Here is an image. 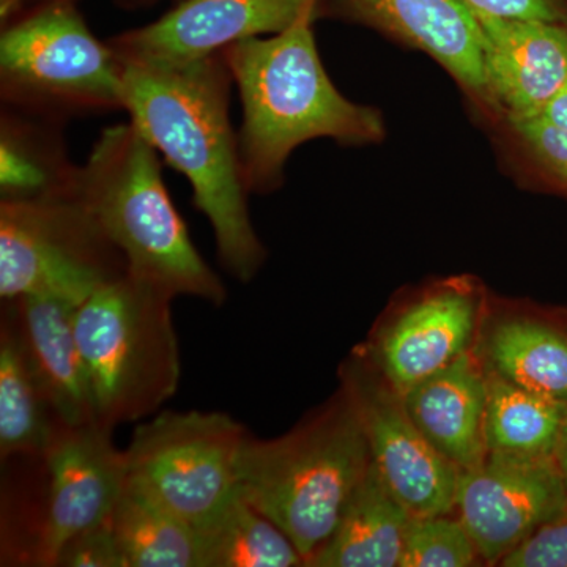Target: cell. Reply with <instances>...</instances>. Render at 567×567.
I'll use <instances>...</instances> for the list:
<instances>
[{"mask_svg": "<svg viewBox=\"0 0 567 567\" xmlns=\"http://www.w3.org/2000/svg\"><path fill=\"white\" fill-rule=\"evenodd\" d=\"M445 516L410 517L399 567L476 566L477 554L472 536L461 518Z\"/></svg>", "mask_w": 567, "mask_h": 567, "instance_id": "26", "label": "cell"}, {"mask_svg": "<svg viewBox=\"0 0 567 567\" xmlns=\"http://www.w3.org/2000/svg\"><path fill=\"white\" fill-rule=\"evenodd\" d=\"M128 271L76 197L0 200V297L31 295L82 305L95 290Z\"/></svg>", "mask_w": 567, "mask_h": 567, "instance_id": "7", "label": "cell"}, {"mask_svg": "<svg viewBox=\"0 0 567 567\" xmlns=\"http://www.w3.org/2000/svg\"><path fill=\"white\" fill-rule=\"evenodd\" d=\"M412 514L371 461L342 509L333 535L306 563L311 567H395Z\"/></svg>", "mask_w": 567, "mask_h": 567, "instance_id": "18", "label": "cell"}, {"mask_svg": "<svg viewBox=\"0 0 567 567\" xmlns=\"http://www.w3.org/2000/svg\"><path fill=\"white\" fill-rule=\"evenodd\" d=\"M567 503L555 458L488 453L458 476V518L488 565H499Z\"/></svg>", "mask_w": 567, "mask_h": 567, "instance_id": "11", "label": "cell"}, {"mask_svg": "<svg viewBox=\"0 0 567 567\" xmlns=\"http://www.w3.org/2000/svg\"><path fill=\"white\" fill-rule=\"evenodd\" d=\"M402 404L417 431L458 472L487 457V374L472 353L410 388Z\"/></svg>", "mask_w": 567, "mask_h": 567, "instance_id": "16", "label": "cell"}, {"mask_svg": "<svg viewBox=\"0 0 567 567\" xmlns=\"http://www.w3.org/2000/svg\"><path fill=\"white\" fill-rule=\"evenodd\" d=\"M196 532L203 567L305 566L286 533L237 491Z\"/></svg>", "mask_w": 567, "mask_h": 567, "instance_id": "23", "label": "cell"}, {"mask_svg": "<svg viewBox=\"0 0 567 567\" xmlns=\"http://www.w3.org/2000/svg\"><path fill=\"white\" fill-rule=\"evenodd\" d=\"M112 431L100 421L52 423L43 453L50 491L40 535L41 565H54L71 537L110 520L128 481L125 451L115 447Z\"/></svg>", "mask_w": 567, "mask_h": 567, "instance_id": "12", "label": "cell"}, {"mask_svg": "<svg viewBox=\"0 0 567 567\" xmlns=\"http://www.w3.org/2000/svg\"><path fill=\"white\" fill-rule=\"evenodd\" d=\"M486 374L487 453L555 458L567 423V405L514 385L494 372L486 371Z\"/></svg>", "mask_w": 567, "mask_h": 567, "instance_id": "22", "label": "cell"}, {"mask_svg": "<svg viewBox=\"0 0 567 567\" xmlns=\"http://www.w3.org/2000/svg\"><path fill=\"white\" fill-rule=\"evenodd\" d=\"M480 315V295L466 281L432 287L406 306L377 346L375 364L388 383L410 388L468 352Z\"/></svg>", "mask_w": 567, "mask_h": 567, "instance_id": "15", "label": "cell"}, {"mask_svg": "<svg viewBox=\"0 0 567 567\" xmlns=\"http://www.w3.org/2000/svg\"><path fill=\"white\" fill-rule=\"evenodd\" d=\"M25 352L20 324L3 323L0 338V454L43 457L54 423Z\"/></svg>", "mask_w": 567, "mask_h": 567, "instance_id": "24", "label": "cell"}, {"mask_svg": "<svg viewBox=\"0 0 567 567\" xmlns=\"http://www.w3.org/2000/svg\"><path fill=\"white\" fill-rule=\"evenodd\" d=\"M306 14L287 31L237 41L223 51L241 102L238 152L249 194L282 188L295 148L315 140L369 147L388 137L385 115L339 92Z\"/></svg>", "mask_w": 567, "mask_h": 567, "instance_id": "2", "label": "cell"}, {"mask_svg": "<svg viewBox=\"0 0 567 567\" xmlns=\"http://www.w3.org/2000/svg\"><path fill=\"white\" fill-rule=\"evenodd\" d=\"M322 20L361 25L423 52L456 82L477 128L498 115L487 89L480 25L461 0H324Z\"/></svg>", "mask_w": 567, "mask_h": 567, "instance_id": "10", "label": "cell"}, {"mask_svg": "<svg viewBox=\"0 0 567 567\" xmlns=\"http://www.w3.org/2000/svg\"><path fill=\"white\" fill-rule=\"evenodd\" d=\"M342 382L363 425L371 461L395 498L412 516L453 513L461 472L417 431L402 395L360 358L344 365Z\"/></svg>", "mask_w": 567, "mask_h": 567, "instance_id": "9", "label": "cell"}, {"mask_svg": "<svg viewBox=\"0 0 567 567\" xmlns=\"http://www.w3.org/2000/svg\"><path fill=\"white\" fill-rule=\"evenodd\" d=\"M555 462H557L559 472L567 486V423L563 429L561 439H559L557 453H555Z\"/></svg>", "mask_w": 567, "mask_h": 567, "instance_id": "31", "label": "cell"}, {"mask_svg": "<svg viewBox=\"0 0 567 567\" xmlns=\"http://www.w3.org/2000/svg\"><path fill=\"white\" fill-rule=\"evenodd\" d=\"M246 434L226 413L162 412L134 429L125 451L128 477L199 528L234 494Z\"/></svg>", "mask_w": 567, "mask_h": 567, "instance_id": "8", "label": "cell"}, {"mask_svg": "<svg viewBox=\"0 0 567 567\" xmlns=\"http://www.w3.org/2000/svg\"><path fill=\"white\" fill-rule=\"evenodd\" d=\"M503 171L527 192L567 199V132L544 121L496 115L481 126Z\"/></svg>", "mask_w": 567, "mask_h": 567, "instance_id": "25", "label": "cell"}, {"mask_svg": "<svg viewBox=\"0 0 567 567\" xmlns=\"http://www.w3.org/2000/svg\"><path fill=\"white\" fill-rule=\"evenodd\" d=\"M173 300L126 271L78 308V344L96 417L107 427L153 415L177 391L182 364Z\"/></svg>", "mask_w": 567, "mask_h": 567, "instance_id": "5", "label": "cell"}, {"mask_svg": "<svg viewBox=\"0 0 567 567\" xmlns=\"http://www.w3.org/2000/svg\"><path fill=\"white\" fill-rule=\"evenodd\" d=\"M125 63L93 35L74 0H28L2 22V106L65 123L123 110Z\"/></svg>", "mask_w": 567, "mask_h": 567, "instance_id": "6", "label": "cell"}, {"mask_svg": "<svg viewBox=\"0 0 567 567\" xmlns=\"http://www.w3.org/2000/svg\"><path fill=\"white\" fill-rule=\"evenodd\" d=\"M470 11L483 37L484 71L496 112L516 121L540 117L567 81V28Z\"/></svg>", "mask_w": 567, "mask_h": 567, "instance_id": "14", "label": "cell"}, {"mask_svg": "<svg viewBox=\"0 0 567 567\" xmlns=\"http://www.w3.org/2000/svg\"><path fill=\"white\" fill-rule=\"evenodd\" d=\"M324 0H178L158 20L112 37L123 62L188 63L237 41L287 31Z\"/></svg>", "mask_w": 567, "mask_h": 567, "instance_id": "13", "label": "cell"}, {"mask_svg": "<svg viewBox=\"0 0 567 567\" xmlns=\"http://www.w3.org/2000/svg\"><path fill=\"white\" fill-rule=\"evenodd\" d=\"M484 352L488 371L567 405L565 331L533 317H507L492 328Z\"/></svg>", "mask_w": 567, "mask_h": 567, "instance_id": "20", "label": "cell"}, {"mask_svg": "<svg viewBox=\"0 0 567 567\" xmlns=\"http://www.w3.org/2000/svg\"><path fill=\"white\" fill-rule=\"evenodd\" d=\"M13 303L25 352L52 415L74 425L99 421L91 377L74 330L81 305L43 295L18 298Z\"/></svg>", "mask_w": 567, "mask_h": 567, "instance_id": "17", "label": "cell"}, {"mask_svg": "<svg viewBox=\"0 0 567 567\" xmlns=\"http://www.w3.org/2000/svg\"><path fill=\"white\" fill-rule=\"evenodd\" d=\"M123 63V111L192 185L194 207L212 224L224 270L251 281L267 251L249 213L251 194L229 115L234 80L223 51L175 65Z\"/></svg>", "mask_w": 567, "mask_h": 567, "instance_id": "1", "label": "cell"}, {"mask_svg": "<svg viewBox=\"0 0 567 567\" xmlns=\"http://www.w3.org/2000/svg\"><path fill=\"white\" fill-rule=\"evenodd\" d=\"M76 197L125 257L133 278L171 298L226 301L221 278L197 251L167 193L159 153L132 122L100 134L81 166Z\"/></svg>", "mask_w": 567, "mask_h": 567, "instance_id": "3", "label": "cell"}, {"mask_svg": "<svg viewBox=\"0 0 567 567\" xmlns=\"http://www.w3.org/2000/svg\"><path fill=\"white\" fill-rule=\"evenodd\" d=\"M24 2H28V0H24ZM22 2V3H24ZM76 2V0H74ZM118 2L122 3V6H130V7H142V6H151V3L156 2V0H118Z\"/></svg>", "mask_w": 567, "mask_h": 567, "instance_id": "33", "label": "cell"}, {"mask_svg": "<svg viewBox=\"0 0 567 567\" xmlns=\"http://www.w3.org/2000/svg\"><path fill=\"white\" fill-rule=\"evenodd\" d=\"M369 464L363 425L342 393L320 415L279 439L246 434L235 491L286 533L306 566L333 535Z\"/></svg>", "mask_w": 567, "mask_h": 567, "instance_id": "4", "label": "cell"}, {"mask_svg": "<svg viewBox=\"0 0 567 567\" xmlns=\"http://www.w3.org/2000/svg\"><path fill=\"white\" fill-rule=\"evenodd\" d=\"M24 0H0V21L6 22L21 9Z\"/></svg>", "mask_w": 567, "mask_h": 567, "instance_id": "32", "label": "cell"}, {"mask_svg": "<svg viewBox=\"0 0 567 567\" xmlns=\"http://www.w3.org/2000/svg\"><path fill=\"white\" fill-rule=\"evenodd\" d=\"M63 123L2 106L0 197L35 200L76 192L81 166L66 152Z\"/></svg>", "mask_w": 567, "mask_h": 567, "instance_id": "19", "label": "cell"}, {"mask_svg": "<svg viewBox=\"0 0 567 567\" xmlns=\"http://www.w3.org/2000/svg\"><path fill=\"white\" fill-rule=\"evenodd\" d=\"M540 118L567 132V81L563 85L561 91L547 104L546 111L543 112Z\"/></svg>", "mask_w": 567, "mask_h": 567, "instance_id": "30", "label": "cell"}, {"mask_svg": "<svg viewBox=\"0 0 567 567\" xmlns=\"http://www.w3.org/2000/svg\"><path fill=\"white\" fill-rule=\"evenodd\" d=\"M59 567H126L121 546L110 520L71 537L59 551Z\"/></svg>", "mask_w": 567, "mask_h": 567, "instance_id": "27", "label": "cell"}, {"mask_svg": "<svg viewBox=\"0 0 567 567\" xmlns=\"http://www.w3.org/2000/svg\"><path fill=\"white\" fill-rule=\"evenodd\" d=\"M466 9L509 20L550 22L567 28V0H461Z\"/></svg>", "mask_w": 567, "mask_h": 567, "instance_id": "29", "label": "cell"}, {"mask_svg": "<svg viewBox=\"0 0 567 567\" xmlns=\"http://www.w3.org/2000/svg\"><path fill=\"white\" fill-rule=\"evenodd\" d=\"M126 567H203L199 536L132 477L111 514Z\"/></svg>", "mask_w": 567, "mask_h": 567, "instance_id": "21", "label": "cell"}, {"mask_svg": "<svg viewBox=\"0 0 567 567\" xmlns=\"http://www.w3.org/2000/svg\"><path fill=\"white\" fill-rule=\"evenodd\" d=\"M499 565L505 567H567V503L561 511L537 528Z\"/></svg>", "mask_w": 567, "mask_h": 567, "instance_id": "28", "label": "cell"}]
</instances>
